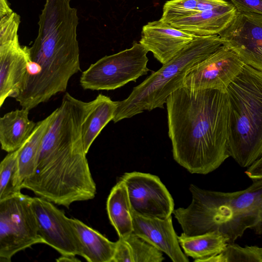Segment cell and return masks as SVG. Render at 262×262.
Segmentation results:
<instances>
[{
    "label": "cell",
    "instance_id": "obj_1",
    "mask_svg": "<svg viewBox=\"0 0 262 262\" xmlns=\"http://www.w3.org/2000/svg\"><path fill=\"white\" fill-rule=\"evenodd\" d=\"M90 107V102L66 93L42 138L34 172L23 182L22 189L67 208L95 198L96 185L82 134Z\"/></svg>",
    "mask_w": 262,
    "mask_h": 262
},
{
    "label": "cell",
    "instance_id": "obj_26",
    "mask_svg": "<svg viewBox=\"0 0 262 262\" xmlns=\"http://www.w3.org/2000/svg\"><path fill=\"white\" fill-rule=\"evenodd\" d=\"M241 12L254 13L262 15V0H229Z\"/></svg>",
    "mask_w": 262,
    "mask_h": 262
},
{
    "label": "cell",
    "instance_id": "obj_12",
    "mask_svg": "<svg viewBox=\"0 0 262 262\" xmlns=\"http://www.w3.org/2000/svg\"><path fill=\"white\" fill-rule=\"evenodd\" d=\"M219 36L223 45L236 53L245 64L262 72V15L237 11Z\"/></svg>",
    "mask_w": 262,
    "mask_h": 262
},
{
    "label": "cell",
    "instance_id": "obj_19",
    "mask_svg": "<svg viewBox=\"0 0 262 262\" xmlns=\"http://www.w3.org/2000/svg\"><path fill=\"white\" fill-rule=\"evenodd\" d=\"M90 103V111L82 129L84 148L86 154L101 130L113 120L118 101H113L109 97L100 94Z\"/></svg>",
    "mask_w": 262,
    "mask_h": 262
},
{
    "label": "cell",
    "instance_id": "obj_22",
    "mask_svg": "<svg viewBox=\"0 0 262 262\" xmlns=\"http://www.w3.org/2000/svg\"><path fill=\"white\" fill-rule=\"evenodd\" d=\"M55 115L54 110L46 118L37 122L29 139L19 148L18 163L19 180L21 186L23 182L34 172L42 138Z\"/></svg>",
    "mask_w": 262,
    "mask_h": 262
},
{
    "label": "cell",
    "instance_id": "obj_17",
    "mask_svg": "<svg viewBox=\"0 0 262 262\" xmlns=\"http://www.w3.org/2000/svg\"><path fill=\"white\" fill-rule=\"evenodd\" d=\"M70 220L80 243L81 256L88 262H112L117 242L110 241L78 219Z\"/></svg>",
    "mask_w": 262,
    "mask_h": 262
},
{
    "label": "cell",
    "instance_id": "obj_28",
    "mask_svg": "<svg viewBox=\"0 0 262 262\" xmlns=\"http://www.w3.org/2000/svg\"><path fill=\"white\" fill-rule=\"evenodd\" d=\"M56 260L59 262H68V261H80V260L76 258L74 256L61 255Z\"/></svg>",
    "mask_w": 262,
    "mask_h": 262
},
{
    "label": "cell",
    "instance_id": "obj_16",
    "mask_svg": "<svg viewBox=\"0 0 262 262\" xmlns=\"http://www.w3.org/2000/svg\"><path fill=\"white\" fill-rule=\"evenodd\" d=\"M29 110L21 107L0 118V143L3 150L15 151L29 139L36 125L29 119Z\"/></svg>",
    "mask_w": 262,
    "mask_h": 262
},
{
    "label": "cell",
    "instance_id": "obj_21",
    "mask_svg": "<svg viewBox=\"0 0 262 262\" xmlns=\"http://www.w3.org/2000/svg\"><path fill=\"white\" fill-rule=\"evenodd\" d=\"M112 262H162L163 252L134 233L116 242Z\"/></svg>",
    "mask_w": 262,
    "mask_h": 262
},
{
    "label": "cell",
    "instance_id": "obj_4",
    "mask_svg": "<svg viewBox=\"0 0 262 262\" xmlns=\"http://www.w3.org/2000/svg\"><path fill=\"white\" fill-rule=\"evenodd\" d=\"M228 150L242 167L262 156V72L248 65L228 85Z\"/></svg>",
    "mask_w": 262,
    "mask_h": 262
},
{
    "label": "cell",
    "instance_id": "obj_14",
    "mask_svg": "<svg viewBox=\"0 0 262 262\" xmlns=\"http://www.w3.org/2000/svg\"><path fill=\"white\" fill-rule=\"evenodd\" d=\"M133 232L165 253L173 262H188L173 227L171 216L160 219L140 215L132 210Z\"/></svg>",
    "mask_w": 262,
    "mask_h": 262
},
{
    "label": "cell",
    "instance_id": "obj_20",
    "mask_svg": "<svg viewBox=\"0 0 262 262\" xmlns=\"http://www.w3.org/2000/svg\"><path fill=\"white\" fill-rule=\"evenodd\" d=\"M178 240L185 254L196 262H204L221 253L229 243L226 236L216 231L195 235H187L183 232L178 236Z\"/></svg>",
    "mask_w": 262,
    "mask_h": 262
},
{
    "label": "cell",
    "instance_id": "obj_7",
    "mask_svg": "<svg viewBox=\"0 0 262 262\" xmlns=\"http://www.w3.org/2000/svg\"><path fill=\"white\" fill-rule=\"evenodd\" d=\"M21 192L0 200V261L10 262L17 252L43 243L31 206Z\"/></svg>",
    "mask_w": 262,
    "mask_h": 262
},
{
    "label": "cell",
    "instance_id": "obj_15",
    "mask_svg": "<svg viewBox=\"0 0 262 262\" xmlns=\"http://www.w3.org/2000/svg\"><path fill=\"white\" fill-rule=\"evenodd\" d=\"M237 13V9L230 2L226 5L174 19L169 24L195 36L219 35L231 24Z\"/></svg>",
    "mask_w": 262,
    "mask_h": 262
},
{
    "label": "cell",
    "instance_id": "obj_24",
    "mask_svg": "<svg viewBox=\"0 0 262 262\" xmlns=\"http://www.w3.org/2000/svg\"><path fill=\"white\" fill-rule=\"evenodd\" d=\"M19 148L8 152L0 164V200L20 193L18 156Z\"/></svg>",
    "mask_w": 262,
    "mask_h": 262
},
{
    "label": "cell",
    "instance_id": "obj_13",
    "mask_svg": "<svg viewBox=\"0 0 262 262\" xmlns=\"http://www.w3.org/2000/svg\"><path fill=\"white\" fill-rule=\"evenodd\" d=\"M195 36L160 19L145 25L139 42L164 64L174 57Z\"/></svg>",
    "mask_w": 262,
    "mask_h": 262
},
{
    "label": "cell",
    "instance_id": "obj_9",
    "mask_svg": "<svg viewBox=\"0 0 262 262\" xmlns=\"http://www.w3.org/2000/svg\"><path fill=\"white\" fill-rule=\"evenodd\" d=\"M127 188L133 211L145 216L166 219L174 211L173 200L160 178L137 171L121 178Z\"/></svg>",
    "mask_w": 262,
    "mask_h": 262
},
{
    "label": "cell",
    "instance_id": "obj_6",
    "mask_svg": "<svg viewBox=\"0 0 262 262\" xmlns=\"http://www.w3.org/2000/svg\"><path fill=\"white\" fill-rule=\"evenodd\" d=\"M148 51L139 42L118 53L106 55L84 71L80 84L84 90H114L146 75Z\"/></svg>",
    "mask_w": 262,
    "mask_h": 262
},
{
    "label": "cell",
    "instance_id": "obj_18",
    "mask_svg": "<svg viewBox=\"0 0 262 262\" xmlns=\"http://www.w3.org/2000/svg\"><path fill=\"white\" fill-rule=\"evenodd\" d=\"M106 210L119 238H124L133 232L132 208L126 186L121 179L111 190L106 201Z\"/></svg>",
    "mask_w": 262,
    "mask_h": 262
},
{
    "label": "cell",
    "instance_id": "obj_10",
    "mask_svg": "<svg viewBox=\"0 0 262 262\" xmlns=\"http://www.w3.org/2000/svg\"><path fill=\"white\" fill-rule=\"evenodd\" d=\"M31 203L43 244L54 248L61 255L81 256V245L77 233L64 212L41 197L32 198Z\"/></svg>",
    "mask_w": 262,
    "mask_h": 262
},
{
    "label": "cell",
    "instance_id": "obj_23",
    "mask_svg": "<svg viewBox=\"0 0 262 262\" xmlns=\"http://www.w3.org/2000/svg\"><path fill=\"white\" fill-rule=\"evenodd\" d=\"M229 3L226 0H169L163 6L160 19L169 24L174 19L226 5Z\"/></svg>",
    "mask_w": 262,
    "mask_h": 262
},
{
    "label": "cell",
    "instance_id": "obj_8",
    "mask_svg": "<svg viewBox=\"0 0 262 262\" xmlns=\"http://www.w3.org/2000/svg\"><path fill=\"white\" fill-rule=\"evenodd\" d=\"M20 16L13 11L1 16L0 106L23 91L30 59L29 47L21 46L18 36Z\"/></svg>",
    "mask_w": 262,
    "mask_h": 262
},
{
    "label": "cell",
    "instance_id": "obj_2",
    "mask_svg": "<svg viewBox=\"0 0 262 262\" xmlns=\"http://www.w3.org/2000/svg\"><path fill=\"white\" fill-rule=\"evenodd\" d=\"M166 103L174 160L191 173L219 168L230 157L226 91L182 86Z\"/></svg>",
    "mask_w": 262,
    "mask_h": 262
},
{
    "label": "cell",
    "instance_id": "obj_11",
    "mask_svg": "<svg viewBox=\"0 0 262 262\" xmlns=\"http://www.w3.org/2000/svg\"><path fill=\"white\" fill-rule=\"evenodd\" d=\"M244 65L236 53L222 45L188 71L183 86L194 90L226 91L242 72Z\"/></svg>",
    "mask_w": 262,
    "mask_h": 262
},
{
    "label": "cell",
    "instance_id": "obj_25",
    "mask_svg": "<svg viewBox=\"0 0 262 262\" xmlns=\"http://www.w3.org/2000/svg\"><path fill=\"white\" fill-rule=\"evenodd\" d=\"M262 262V248L257 246L242 247L228 243L221 253L206 259L204 262Z\"/></svg>",
    "mask_w": 262,
    "mask_h": 262
},
{
    "label": "cell",
    "instance_id": "obj_3",
    "mask_svg": "<svg viewBox=\"0 0 262 262\" xmlns=\"http://www.w3.org/2000/svg\"><path fill=\"white\" fill-rule=\"evenodd\" d=\"M245 189L221 192L191 184L192 201L173 214L183 232L195 235L219 231L234 243L247 229L262 234V179L253 180Z\"/></svg>",
    "mask_w": 262,
    "mask_h": 262
},
{
    "label": "cell",
    "instance_id": "obj_27",
    "mask_svg": "<svg viewBox=\"0 0 262 262\" xmlns=\"http://www.w3.org/2000/svg\"><path fill=\"white\" fill-rule=\"evenodd\" d=\"M245 174L252 180L262 179V156L248 167Z\"/></svg>",
    "mask_w": 262,
    "mask_h": 262
},
{
    "label": "cell",
    "instance_id": "obj_5",
    "mask_svg": "<svg viewBox=\"0 0 262 262\" xmlns=\"http://www.w3.org/2000/svg\"><path fill=\"white\" fill-rule=\"evenodd\" d=\"M222 45L219 35L195 37L159 70L135 87L127 98L118 101L114 122L131 118L144 111L163 108L170 95L183 86L188 71Z\"/></svg>",
    "mask_w": 262,
    "mask_h": 262
}]
</instances>
